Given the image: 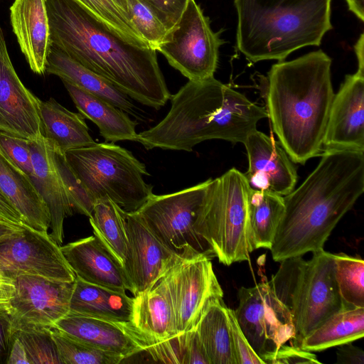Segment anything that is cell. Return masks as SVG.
Segmentation results:
<instances>
[{"label": "cell", "instance_id": "obj_1", "mask_svg": "<svg viewBox=\"0 0 364 364\" xmlns=\"http://www.w3.org/2000/svg\"><path fill=\"white\" fill-rule=\"evenodd\" d=\"M50 44L155 109L170 100L156 51L125 40L76 0H46Z\"/></svg>", "mask_w": 364, "mask_h": 364}, {"label": "cell", "instance_id": "obj_2", "mask_svg": "<svg viewBox=\"0 0 364 364\" xmlns=\"http://www.w3.org/2000/svg\"><path fill=\"white\" fill-rule=\"evenodd\" d=\"M364 192V151L323 149L315 169L283 196L269 250L275 262L323 249L338 223Z\"/></svg>", "mask_w": 364, "mask_h": 364}, {"label": "cell", "instance_id": "obj_3", "mask_svg": "<svg viewBox=\"0 0 364 364\" xmlns=\"http://www.w3.org/2000/svg\"><path fill=\"white\" fill-rule=\"evenodd\" d=\"M331 59L321 50L274 64L267 74L266 110L290 159L304 164L320 154L334 92Z\"/></svg>", "mask_w": 364, "mask_h": 364}, {"label": "cell", "instance_id": "obj_4", "mask_svg": "<svg viewBox=\"0 0 364 364\" xmlns=\"http://www.w3.org/2000/svg\"><path fill=\"white\" fill-rule=\"evenodd\" d=\"M171 108L156 125L137 134L136 141L154 148L192 151L210 139L244 143L267 117L266 108L216 80H188L171 97Z\"/></svg>", "mask_w": 364, "mask_h": 364}, {"label": "cell", "instance_id": "obj_5", "mask_svg": "<svg viewBox=\"0 0 364 364\" xmlns=\"http://www.w3.org/2000/svg\"><path fill=\"white\" fill-rule=\"evenodd\" d=\"M331 0H234L237 46L252 63L283 61L292 52L320 46L331 23Z\"/></svg>", "mask_w": 364, "mask_h": 364}, {"label": "cell", "instance_id": "obj_6", "mask_svg": "<svg viewBox=\"0 0 364 364\" xmlns=\"http://www.w3.org/2000/svg\"><path fill=\"white\" fill-rule=\"evenodd\" d=\"M250 188L245 174L235 168L212 178L195 223L213 257L227 266L249 260L255 250L248 210Z\"/></svg>", "mask_w": 364, "mask_h": 364}, {"label": "cell", "instance_id": "obj_7", "mask_svg": "<svg viewBox=\"0 0 364 364\" xmlns=\"http://www.w3.org/2000/svg\"><path fill=\"white\" fill-rule=\"evenodd\" d=\"M66 160L95 203L109 198L124 210H138L153 194L150 176L131 151L112 142L71 149Z\"/></svg>", "mask_w": 364, "mask_h": 364}, {"label": "cell", "instance_id": "obj_8", "mask_svg": "<svg viewBox=\"0 0 364 364\" xmlns=\"http://www.w3.org/2000/svg\"><path fill=\"white\" fill-rule=\"evenodd\" d=\"M312 253L309 260L302 261L286 304L294 329L291 343L297 347L326 319L344 309L336 279L334 254L323 249Z\"/></svg>", "mask_w": 364, "mask_h": 364}, {"label": "cell", "instance_id": "obj_9", "mask_svg": "<svg viewBox=\"0 0 364 364\" xmlns=\"http://www.w3.org/2000/svg\"><path fill=\"white\" fill-rule=\"evenodd\" d=\"M212 178L169 194H152L136 212L169 248L185 256L212 255L195 223Z\"/></svg>", "mask_w": 364, "mask_h": 364}, {"label": "cell", "instance_id": "obj_10", "mask_svg": "<svg viewBox=\"0 0 364 364\" xmlns=\"http://www.w3.org/2000/svg\"><path fill=\"white\" fill-rule=\"evenodd\" d=\"M222 43L200 7L195 0H188L156 51L188 80H199L214 76Z\"/></svg>", "mask_w": 364, "mask_h": 364}, {"label": "cell", "instance_id": "obj_11", "mask_svg": "<svg viewBox=\"0 0 364 364\" xmlns=\"http://www.w3.org/2000/svg\"><path fill=\"white\" fill-rule=\"evenodd\" d=\"M237 297L234 311L238 324L257 355L271 364L278 349L294 337L291 314L268 282L240 287Z\"/></svg>", "mask_w": 364, "mask_h": 364}, {"label": "cell", "instance_id": "obj_12", "mask_svg": "<svg viewBox=\"0 0 364 364\" xmlns=\"http://www.w3.org/2000/svg\"><path fill=\"white\" fill-rule=\"evenodd\" d=\"M211 257L205 253L181 255L162 277L170 294L179 333L194 328L208 306L223 299V291Z\"/></svg>", "mask_w": 364, "mask_h": 364}, {"label": "cell", "instance_id": "obj_13", "mask_svg": "<svg viewBox=\"0 0 364 364\" xmlns=\"http://www.w3.org/2000/svg\"><path fill=\"white\" fill-rule=\"evenodd\" d=\"M13 282L15 292L8 306L16 331L53 328L70 312L75 281L23 274Z\"/></svg>", "mask_w": 364, "mask_h": 364}, {"label": "cell", "instance_id": "obj_14", "mask_svg": "<svg viewBox=\"0 0 364 364\" xmlns=\"http://www.w3.org/2000/svg\"><path fill=\"white\" fill-rule=\"evenodd\" d=\"M23 274L68 282L76 278L50 235L26 225L21 234L0 242V277L13 280Z\"/></svg>", "mask_w": 364, "mask_h": 364}, {"label": "cell", "instance_id": "obj_15", "mask_svg": "<svg viewBox=\"0 0 364 364\" xmlns=\"http://www.w3.org/2000/svg\"><path fill=\"white\" fill-rule=\"evenodd\" d=\"M0 130L28 140L42 136L39 99L19 79L0 28Z\"/></svg>", "mask_w": 364, "mask_h": 364}, {"label": "cell", "instance_id": "obj_16", "mask_svg": "<svg viewBox=\"0 0 364 364\" xmlns=\"http://www.w3.org/2000/svg\"><path fill=\"white\" fill-rule=\"evenodd\" d=\"M129 246L127 272L134 296L153 286L183 255L166 246L135 212L125 211Z\"/></svg>", "mask_w": 364, "mask_h": 364}, {"label": "cell", "instance_id": "obj_17", "mask_svg": "<svg viewBox=\"0 0 364 364\" xmlns=\"http://www.w3.org/2000/svg\"><path fill=\"white\" fill-rule=\"evenodd\" d=\"M323 148L364 151V73L346 75L334 95Z\"/></svg>", "mask_w": 364, "mask_h": 364}, {"label": "cell", "instance_id": "obj_18", "mask_svg": "<svg viewBox=\"0 0 364 364\" xmlns=\"http://www.w3.org/2000/svg\"><path fill=\"white\" fill-rule=\"evenodd\" d=\"M243 144L248 158V168L244 174L251 188L282 196L294 189L296 169L280 144L257 129Z\"/></svg>", "mask_w": 364, "mask_h": 364}, {"label": "cell", "instance_id": "obj_19", "mask_svg": "<svg viewBox=\"0 0 364 364\" xmlns=\"http://www.w3.org/2000/svg\"><path fill=\"white\" fill-rule=\"evenodd\" d=\"M53 328L124 358L144 351L149 346L129 323L86 316L70 311L58 320Z\"/></svg>", "mask_w": 364, "mask_h": 364}, {"label": "cell", "instance_id": "obj_20", "mask_svg": "<svg viewBox=\"0 0 364 364\" xmlns=\"http://www.w3.org/2000/svg\"><path fill=\"white\" fill-rule=\"evenodd\" d=\"M61 252L75 276L89 284L134 294L126 269L95 235L60 246Z\"/></svg>", "mask_w": 364, "mask_h": 364}, {"label": "cell", "instance_id": "obj_21", "mask_svg": "<svg viewBox=\"0 0 364 364\" xmlns=\"http://www.w3.org/2000/svg\"><path fill=\"white\" fill-rule=\"evenodd\" d=\"M33 173L30 176L46 203L50 215V237L58 244L63 240L65 219L75 212L54 159L53 149L42 135L30 140Z\"/></svg>", "mask_w": 364, "mask_h": 364}, {"label": "cell", "instance_id": "obj_22", "mask_svg": "<svg viewBox=\"0 0 364 364\" xmlns=\"http://www.w3.org/2000/svg\"><path fill=\"white\" fill-rule=\"evenodd\" d=\"M10 20L30 68L43 75L50 47L46 0H14L10 7Z\"/></svg>", "mask_w": 364, "mask_h": 364}, {"label": "cell", "instance_id": "obj_23", "mask_svg": "<svg viewBox=\"0 0 364 364\" xmlns=\"http://www.w3.org/2000/svg\"><path fill=\"white\" fill-rule=\"evenodd\" d=\"M129 323L149 346L179 333L170 294L162 277L134 296Z\"/></svg>", "mask_w": 364, "mask_h": 364}, {"label": "cell", "instance_id": "obj_24", "mask_svg": "<svg viewBox=\"0 0 364 364\" xmlns=\"http://www.w3.org/2000/svg\"><path fill=\"white\" fill-rule=\"evenodd\" d=\"M0 190L22 218L23 223L48 233L50 226L48 208L30 177L0 150Z\"/></svg>", "mask_w": 364, "mask_h": 364}, {"label": "cell", "instance_id": "obj_25", "mask_svg": "<svg viewBox=\"0 0 364 364\" xmlns=\"http://www.w3.org/2000/svg\"><path fill=\"white\" fill-rule=\"evenodd\" d=\"M46 73L57 75L62 80L107 101L122 111L136 115L135 107L129 96L51 44L47 56Z\"/></svg>", "mask_w": 364, "mask_h": 364}, {"label": "cell", "instance_id": "obj_26", "mask_svg": "<svg viewBox=\"0 0 364 364\" xmlns=\"http://www.w3.org/2000/svg\"><path fill=\"white\" fill-rule=\"evenodd\" d=\"M79 113L94 122L106 141H136L137 123L107 101L62 80Z\"/></svg>", "mask_w": 364, "mask_h": 364}, {"label": "cell", "instance_id": "obj_27", "mask_svg": "<svg viewBox=\"0 0 364 364\" xmlns=\"http://www.w3.org/2000/svg\"><path fill=\"white\" fill-rule=\"evenodd\" d=\"M39 115L42 135L54 149L65 154L96 143L89 133L85 118L52 97L46 101L39 100Z\"/></svg>", "mask_w": 364, "mask_h": 364}, {"label": "cell", "instance_id": "obj_28", "mask_svg": "<svg viewBox=\"0 0 364 364\" xmlns=\"http://www.w3.org/2000/svg\"><path fill=\"white\" fill-rule=\"evenodd\" d=\"M133 297L126 292L89 284L76 277L70 311L97 318L129 323Z\"/></svg>", "mask_w": 364, "mask_h": 364}, {"label": "cell", "instance_id": "obj_29", "mask_svg": "<svg viewBox=\"0 0 364 364\" xmlns=\"http://www.w3.org/2000/svg\"><path fill=\"white\" fill-rule=\"evenodd\" d=\"M228 308L223 299L210 303L194 327L210 364H237Z\"/></svg>", "mask_w": 364, "mask_h": 364}, {"label": "cell", "instance_id": "obj_30", "mask_svg": "<svg viewBox=\"0 0 364 364\" xmlns=\"http://www.w3.org/2000/svg\"><path fill=\"white\" fill-rule=\"evenodd\" d=\"M364 336V307L343 309L303 338L299 348L314 352L352 343Z\"/></svg>", "mask_w": 364, "mask_h": 364}, {"label": "cell", "instance_id": "obj_31", "mask_svg": "<svg viewBox=\"0 0 364 364\" xmlns=\"http://www.w3.org/2000/svg\"><path fill=\"white\" fill-rule=\"evenodd\" d=\"M89 219L94 235L127 271L129 246L125 210L109 198L99 200Z\"/></svg>", "mask_w": 364, "mask_h": 364}, {"label": "cell", "instance_id": "obj_32", "mask_svg": "<svg viewBox=\"0 0 364 364\" xmlns=\"http://www.w3.org/2000/svg\"><path fill=\"white\" fill-rule=\"evenodd\" d=\"M284 209L282 196L266 190L250 188L248 210L255 250L271 249Z\"/></svg>", "mask_w": 364, "mask_h": 364}, {"label": "cell", "instance_id": "obj_33", "mask_svg": "<svg viewBox=\"0 0 364 364\" xmlns=\"http://www.w3.org/2000/svg\"><path fill=\"white\" fill-rule=\"evenodd\" d=\"M76 1L125 40L138 46L149 48L133 24L127 0Z\"/></svg>", "mask_w": 364, "mask_h": 364}, {"label": "cell", "instance_id": "obj_34", "mask_svg": "<svg viewBox=\"0 0 364 364\" xmlns=\"http://www.w3.org/2000/svg\"><path fill=\"white\" fill-rule=\"evenodd\" d=\"M335 275L343 309L364 307V261L358 255L334 254Z\"/></svg>", "mask_w": 364, "mask_h": 364}, {"label": "cell", "instance_id": "obj_35", "mask_svg": "<svg viewBox=\"0 0 364 364\" xmlns=\"http://www.w3.org/2000/svg\"><path fill=\"white\" fill-rule=\"evenodd\" d=\"M62 364H118L124 357L97 348L51 328Z\"/></svg>", "mask_w": 364, "mask_h": 364}, {"label": "cell", "instance_id": "obj_36", "mask_svg": "<svg viewBox=\"0 0 364 364\" xmlns=\"http://www.w3.org/2000/svg\"><path fill=\"white\" fill-rule=\"evenodd\" d=\"M132 21L148 46L157 50L171 28L146 0H127Z\"/></svg>", "mask_w": 364, "mask_h": 364}, {"label": "cell", "instance_id": "obj_37", "mask_svg": "<svg viewBox=\"0 0 364 364\" xmlns=\"http://www.w3.org/2000/svg\"><path fill=\"white\" fill-rule=\"evenodd\" d=\"M25 347L30 364H62L51 329L16 331Z\"/></svg>", "mask_w": 364, "mask_h": 364}, {"label": "cell", "instance_id": "obj_38", "mask_svg": "<svg viewBox=\"0 0 364 364\" xmlns=\"http://www.w3.org/2000/svg\"><path fill=\"white\" fill-rule=\"evenodd\" d=\"M53 154L55 162L66 187L74 212L90 218L94 210L95 201L77 179L68 163L65 154L53 149Z\"/></svg>", "mask_w": 364, "mask_h": 364}, {"label": "cell", "instance_id": "obj_39", "mask_svg": "<svg viewBox=\"0 0 364 364\" xmlns=\"http://www.w3.org/2000/svg\"><path fill=\"white\" fill-rule=\"evenodd\" d=\"M0 150L29 177L33 173L30 140L0 130Z\"/></svg>", "mask_w": 364, "mask_h": 364}, {"label": "cell", "instance_id": "obj_40", "mask_svg": "<svg viewBox=\"0 0 364 364\" xmlns=\"http://www.w3.org/2000/svg\"><path fill=\"white\" fill-rule=\"evenodd\" d=\"M187 331L179 333L166 341L149 345L146 350L156 362L185 364Z\"/></svg>", "mask_w": 364, "mask_h": 364}, {"label": "cell", "instance_id": "obj_41", "mask_svg": "<svg viewBox=\"0 0 364 364\" xmlns=\"http://www.w3.org/2000/svg\"><path fill=\"white\" fill-rule=\"evenodd\" d=\"M237 364H264L254 351L241 330L233 309L228 308Z\"/></svg>", "mask_w": 364, "mask_h": 364}, {"label": "cell", "instance_id": "obj_42", "mask_svg": "<svg viewBox=\"0 0 364 364\" xmlns=\"http://www.w3.org/2000/svg\"><path fill=\"white\" fill-rule=\"evenodd\" d=\"M321 364L316 355L295 346L282 345L277 351L271 364Z\"/></svg>", "mask_w": 364, "mask_h": 364}, {"label": "cell", "instance_id": "obj_43", "mask_svg": "<svg viewBox=\"0 0 364 364\" xmlns=\"http://www.w3.org/2000/svg\"><path fill=\"white\" fill-rule=\"evenodd\" d=\"M8 305H0V364H6L16 332Z\"/></svg>", "mask_w": 364, "mask_h": 364}, {"label": "cell", "instance_id": "obj_44", "mask_svg": "<svg viewBox=\"0 0 364 364\" xmlns=\"http://www.w3.org/2000/svg\"><path fill=\"white\" fill-rule=\"evenodd\" d=\"M172 28L180 18L188 0H146Z\"/></svg>", "mask_w": 364, "mask_h": 364}, {"label": "cell", "instance_id": "obj_45", "mask_svg": "<svg viewBox=\"0 0 364 364\" xmlns=\"http://www.w3.org/2000/svg\"><path fill=\"white\" fill-rule=\"evenodd\" d=\"M185 364H210L205 348L195 328L187 331Z\"/></svg>", "mask_w": 364, "mask_h": 364}, {"label": "cell", "instance_id": "obj_46", "mask_svg": "<svg viewBox=\"0 0 364 364\" xmlns=\"http://www.w3.org/2000/svg\"><path fill=\"white\" fill-rule=\"evenodd\" d=\"M337 363L341 364H363L364 352L351 343L338 346L336 351Z\"/></svg>", "mask_w": 364, "mask_h": 364}, {"label": "cell", "instance_id": "obj_47", "mask_svg": "<svg viewBox=\"0 0 364 364\" xmlns=\"http://www.w3.org/2000/svg\"><path fill=\"white\" fill-rule=\"evenodd\" d=\"M30 364L26 350L15 333L6 364Z\"/></svg>", "mask_w": 364, "mask_h": 364}, {"label": "cell", "instance_id": "obj_48", "mask_svg": "<svg viewBox=\"0 0 364 364\" xmlns=\"http://www.w3.org/2000/svg\"><path fill=\"white\" fill-rule=\"evenodd\" d=\"M25 225L13 222L0 215V242L21 234Z\"/></svg>", "mask_w": 364, "mask_h": 364}, {"label": "cell", "instance_id": "obj_49", "mask_svg": "<svg viewBox=\"0 0 364 364\" xmlns=\"http://www.w3.org/2000/svg\"><path fill=\"white\" fill-rule=\"evenodd\" d=\"M0 215L18 223H23L22 218L11 202L0 190Z\"/></svg>", "mask_w": 364, "mask_h": 364}, {"label": "cell", "instance_id": "obj_50", "mask_svg": "<svg viewBox=\"0 0 364 364\" xmlns=\"http://www.w3.org/2000/svg\"><path fill=\"white\" fill-rule=\"evenodd\" d=\"M15 287L12 279L0 277V305L9 304L14 297Z\"/></svg>", "mask_w": 364, "mask_h": 364}, {"label": "cell", "instance_id": "obj_51", "mask_svg": "<svg viewBox=\"0 0 364 364\" xmlns=\"http://www.w3.org/2000/svg\"><path fill=\"white\" fill-rule=\"evenodd\" d=\"M355 51L358 59V68L360 73H364V34L362 33L355 45Z\"/></svg>", "mask_w": 364, "mask_h": 364}, {"label": "cell", "instance_id": "obj_52", "mask_svg": "<svg viewBox=\"0 0 364 364\" xmlns=\"http://www.w3.org/2000/svg\"><path fill=\"white\" fill-rule=\"evenodd\" d=\"M349 9L361 21H364V0H346Z\"/></svg>", "mask_w": 364, "mask_h": 364}]
</instances>
